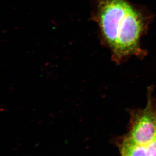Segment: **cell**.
Listing matches in <instances>:
<instances>
[{"instance_id": "cell-1", "label": "cell", "mask_w": 156, "mask_h": 156, "mask_svg": "<svg viewBox=\"0 0 156 156\" xmlns=\"http://www.w3.org/2000/svg\"><path fill=\"white\" fill-rule=\"evenodd\" d=\"M92 2V18L99 27L101 41L110 50L112 59L121 64L132 56H146L140 40L151 20L149 11L128 0Z\"/></svg>"}, {"instance_id": "cell-2", "label": "cell", "mask_w": 156, "mask_h": 156, "mask_svg": "<svg viewBox=\"0 0 156 156\" xmlns=\"http://www.w3.org/2000/svg\"><path fill=\"white\" fill-rule=\"evenodd\" d=\"M122 154V156H148L145 146L136 143L128 136L123 140Z\"/></svg>"}, {"instance_id": "cell-3", "label": "cell", "mask_w": 156, "mask_h": 156, "mask_svg": "<svg viewBox=\"0 0 156 156\" xmlns=\"http://www.w3.org/2000/svg\"><path fill=\"white\" fill-rule=\"evenodd\" d=\"M145 145L148 156H156V137L154 140Z\"/></svg>"}]
</instances>
